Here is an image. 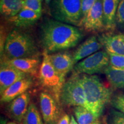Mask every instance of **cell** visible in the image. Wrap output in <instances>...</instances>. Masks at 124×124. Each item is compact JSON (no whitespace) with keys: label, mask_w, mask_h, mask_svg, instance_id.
I'll return each mask as SVG.
<instances>
[{"label":"cell","mask_w":124,"mask_h":124,"mask_svg":"<svg viewBox=\"0 0 124 124\" xmlns=\"http://www.w3.org/2000/svg\"><path fill=\"white\" fill-rule=\"evenodd\" d=\"M52 14L58 21L79 26L82 20V0H55Z\"/></svg>","instance_id":"5"},{"label":"cell","mask_w":124,"mask_h":124,"mask_svg":"<svg viewBox=\"0 0 124 124\" xmlns=\"http://www.w3.org/2000/svg\"><path fill=\"white\" fill-rule=\"evenodd\" d=\"M1 62L13 66L27 75H36L39 66L40 60L37 57L13 59L6 58Z\"/></svg>","instance_id":"14"},{"label":"cell","mask_w":124,"mask_h":124,"mask_svg":"<svg viewBox=\"0 0 124 124\" xmlns=\"http://www.w3.org/2000/svg\"><path fill=\"white\" fill-rule=\"evenodd\" d=\"M30 97L25 92L12 101L9 106V111L11 117L18 122H23L29 107Z\"/></svg>","instance_id":"12"},{"label":"cell","mask_w":124,"mask_h":124,"mask_svg":"<svg viewBox=\"0 0 124 124\" xmlns=\"http://www.w3.org/2000/svg\"><path fill=\"white\" fill-rule=\"evenodd\" d=\"M109 63V55L108 52L104 51H98L76 64L74 70L77 74L93 75L104 71Z\"/></svg>","instance_id":"7"},{"label":"cell","mask_w":124,"mask_h":124,"mask_svg":"<svg viewBox=\"0 0 124 124\" xmlns=\"http://www.w3.org/2000/svg\"><path fill=\"white\" fill-rule=\"evenodd\" d=\"M111 104L117 110L124 114V95L118 94L111 99Z\"/></svg>","instance_id":"25"},{"label":"cell","mask_w":124,"mask_h":124,"mask_svg":"<svg viewBox=\"0 0 124 124\" xmlns=\"http://www.w3.org/2000/svg\"><path fill=\"white\" fill-rule=\"evenodd\" d=\"M103 46L102 43L95 36H91L87 39L84 43L80 45L72 56L73 65L77 64L79 60L97 52Z\"/></svg>","instance_id":"11"},{"label":"cell","mask_w":124,"mask_h":124,"mask_svg":"<svg viewBox=\"0 0 124 124\" xmlns=\"http://www.w3.org/2000/svg\"><path fill=\"white\" fill-rule=\"evenodd\" d=\"M23 8L41 14V1L40 0H23Z\"/></svg>","instance_id":"23"},{"label":"cell","mask_w":124,"mask_h":124,"mask_svg":"<svg viewBox=\"0 0 124 124\" xmlns=\"http://www.w3.org/2000/svg\"><path fill=\"white\" fill-rule=\"evenodd\" d=\"M37 49L30 36L14 29L9 34L4 46V52L9 59L35 58Z\"/></svg>","instance_id":"3"},{"label":"cell","mask_w":124,"mask_h":124,"mask_svg":"<svg viewBox=\"0 0 124 124\" xmlns=\"http://www.w3.org/2000/svg\"><path fill=\"white\" fill-rule=\"evenodd\" d=\"M116 23L124 26V0H121L116 14Z\"/></svg>","instance_id":"28"},{"label":"cell","mask_w":124,"mask_h":124,"mask_svg":"<svg viewBox=\"0 0 124 124\" xmlns=\"http://www.w3.org/2000/svg\"><path fill=\"white\" fill-rule=\"evenodd\" d=\"M23 9V0H1L0 11L5 17H12Z\"/></svg>","instance_id":"20"},{"label":"cell","mask_w":124,"mask_h":124,"mask_svg":"<svg viewBox=\"0 0 124 124\" xmlns=\"http://www.w3.org/2000/svg\"><path fill=\"white\" fill-rule=\"evenodd\" d=\"M51 1H52V0H45V2H46V4H49V3L51 2Z\"/></svg>","instance_id":"30"},{"label":"cell","mask_w":124,"mask_h":124,"mask_svg":"<svg viewBox=\"0 0 124 124\" xmlns=\"http://www.w3.org/2000/svg\"><path fill=\"white\" fill-rule=\"evenodd\" d=\"M7 124H17L15 123V122H8Z\"/></svg>","instance_id":"32"},{"label":"cell","mask_w":124,"mask_h":124,"mask_svg":"<svg viewBox=\"0 0 124 124\" xmlns=\"http://www.w3.org/2000/svg\"><path fill=\"white\" fill-rule=\"evenodd\" d=\"M86 30L90 32H99L105 30L103 23L102 0H97L90 10L85 19L80 23Z\"/></svg>","instance_id":"9"},{"label":"cell","mask_w":124,"mask_h":124,"mask_svg":"<svg viewBox=\"0 0 124 124\" xmlns=\"http://www.w3.org/2000/svg\"><path fill=\"white\" fill-rule=\"evenodd\" d=\"M108 54L124 55V35H104L99 38Z\"/></svg>","instance_id":"15"},{"label":"cell","mask_w":124,"mask_h":124,"mask_svg":"<svg viewBox=\"0 0 124 124\" xmlns=\"http://www.w3.org/2000/svg\"><path fill=\"white\" fill-rule=\"evenodd\" d=\"M82 38L79 29L58 20H47L41 27L43 44L48 53L74 47Z\"/></svg>","instance_id":"1"},{"label":"cell","mask_w":124,"mask_h":124,"mask_svg":"<svg viewBox=\"0 0 124 124\" xmlns=\"http://www.w3.org/2000/svg\"><path fill=\"white\" fill-rule=\"evenodd\" d=\"M60 98L65 105L87 108L84 89L80 82V77L77 74L65 82L60 94Z\"/></svg>","instance_id":"6"},{"label":"cell","mask_w":124,"mask_h":124,"mask_svg":"<svg viewBox=\"0 0 124 124\" xmlns=\"http://www.w3.org/2000/svg\"><path fill=\"white\" fill-rule=\"evenodd\" d=\"M103 71L107 79L113 87H124V69H118L109 64Z\"/></svg>","instance_id":"19"},{"label":"cell","mask_w":124,"mask_h":124,"mask_svg":"<svg viewBox=\"0 0 124 124\" xmlns=\"http://www.w3.org/2000/svg\"><path fill=\"white\" fill-rule=\"evenodd\" d=\"M49 59L55 69L64 80L66 74L73 67L72 56L67 52L58 53L49 55Z\"/></svg>","instance_id":"16"},{"label":"cell","mask_w":124,"mask_h":124,"mask_svg":"<svg viewBox=\"0 0 124 124\" xmlns=\"http://www.w3.org/2000/svg\"><path fill=\"white\" fill-rule=\"evenodd\" d=\"M110 58V64L111 66L124 69V55L108 54Z\"/></svg>","instance_id":"24"},{"label":"cell","mask_w":124,"mask_h":124,"mask_svg":"<svg viewBox=\"0 0 124 124\" xmlns=\"http://www.w3.org/2000/svg\"><path fill=\"white\" fill-rule=\"evenodd\" d=\"M110 124H124V114L118 110L111 111Z\"/></svg>","instance_id":"27"},{"label":"cell","mask_w":124,"mask_h":124,"mask_svg":"<svg viewBox=\"0 0 124 124\" xmlns=\"http://www.w3.org/2000/svg\"><path fill=\"white\" fill-rule=\"evenodd\" d=\"M41 14L36 13L28 9L23 8L15 16L9 18V21L16 27L26 28L35 24L39 19Z\"/></svg>","instance_id":"18"},{"label":"cell","mask_w":124,"mask_h":124,"mask_svg":"<svg viewBox=\"0 0 124 124\" xmlns=\"http://www.w3.org/2000/svg\"><path fill=\"white\" fill-rule=\"evenodd\" d=\"M74 112L78 124H93L98 120V118L85 107H75Z\"/></svg>","instance_id":"21"},{"label":"cell","mask_w":124,"mask_h":124,"mask_svg":"<svg viewBox=\"0 0 124 124\" xmlns=\"http://www.w3.org/2000/svg\"><path fill=\"white\" fill-rule=\"evenodd\" d=\"M120 0H102L103 23L106 31H114L116 25V14Z\"/></svg>","instance_id":"17"},{"label":"cell","mask_w":124,"mask_h":124,"mask_svg":"<svg viewBox=\"0 0 124 124\" xmlns=\"http://www.w3.org/2000/svg\"><path fill=\"white\" fill-rule=\"evenodd\" d=\"M39 78L43 87L48 89L59 102L65 82L51 63L49 55L46 50L43 52V59L40 67Z\"/></svg>","instance_id":"4"},{"label":"cell","mask_w":124,"mask_h":124,"mask_svg":"<svg viewBox=\"0 0 124 124\" xmlns=\"http://www.w3.org/2000/svg\"><path fill=\"white\" fill-rule=\"evenodd\" d=\"M70 120L71 118L69 117V116L68 114H64L60 117L57 124H70Z\"/></svg>","instance_id":"29"},{"label":"cell","mask_w":124,"mask_h":124,"mask_svg":"<svg viewBox=\"0 0 124 124\" xmlns=\"http://www.w3.org/2000/svg\"><path fill=\"white\" fill-rule=\"evenodd\" d=\"M97 1V0H82V20L80 24L85 19Z\"/></svg>","instance_id":"26"},{"label":"cell","mask_w":124,"mask_h":124,"mask_svg":"<svg viewBox=\"0 0 124 124\" xmlns=\"http://www.w3.org/2000/svg\"><path fill=\"white\" fill-rule=\"evenodd\" d=\"M22 123L23 124H44L38 108L34 103H32L29 105Z\"/></svg>","instance_id":"22"},{"label":"cell","mask_w":124,"mask_h":124,"mask_svg":"<svg viewBox=\"0 0 124 124\" xmlns=\"http://www.w3.org/2000/svg\"><path fill=\"white\" fill-rule=\"evenodd\" d=\"M28 77L19 70L6 63L1 62L0 68V93L3 92L7 88L18 80Z\"/></svg>","instance_id":"10"},{"label":"cell","mask_w":124,"mask_h":124,"mask_svg":"<svg viewBox=\"0 0 124 124\" xmlns=\"http://www.w3.org/2000/svg\"><path fill=\"white\" fill-rule=\"evenodd\" d=\"M32 83V78L29 77L18 80L7 88L1 94V101L2 102L12 101L16 98L25 93L31 87Z\"/></svg>","instance_id":"13"},{"label":"cell","mask_w":124,"mask_h":124,"mask_svg":"<svg viewBox=\"0 0 124 124\" xmlns=\"http://www.w3.org/2000/svg\"><path fill=\"white\" fill-rule=\"evenodd\" d=\"M93 124H101V122H100V121L98 120L97 121H96L95 122H94V123Z\"/></svg>","instance_id":"31"},{"label":"cell","mask_w":124,"mask_h":124,"mask_svg":"<svg viewBox=\"0 0 124 124\" xmlns=\"http://www.w3.org/2000/svg\"><path fill=\"white\" fill-rule=\"evenodd\" d=\"M80 82L86 95L87 108L99 118L111 101V91L96 75H83L80 77Z\"/></svg>","instance_id":"2"},{"label":"cell","mask_w":124,"mask_h":124,"mask_svg":"<svg viewBox=\"0 0 124 124\" xmlns=\"http://www.w3.org/2000/svg\"><path fill=\"white\" fill-rule=\"evenodd\" d=\"M40 106L46 124H57L60 117L58 102L55 98L49 93L42 92L40 95Z\"/></svg>","instance_id":"8"}]
</instances>
